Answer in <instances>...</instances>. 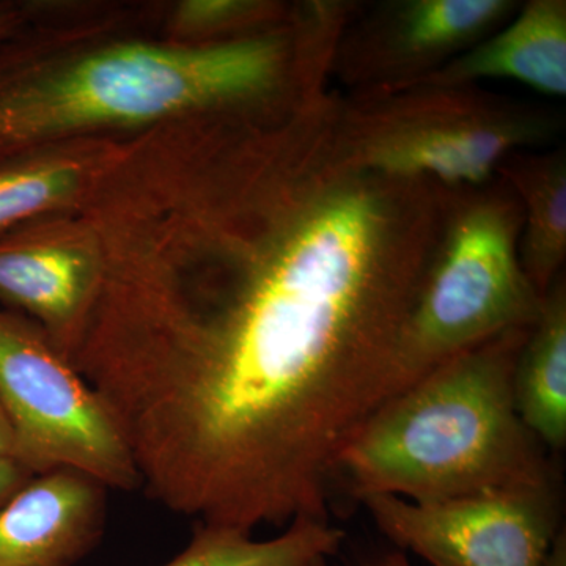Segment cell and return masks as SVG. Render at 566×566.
I'll return each mask as SVG.
<instances>
[{
    "label": "cell",
    "instance_id": "obj_1",
    "mask_svg": "<svg viewBox=\"0 0 566 566\" xmlns=\"http://www.w3.org/2000/svg\"><path fill=\"white\" fill-rule=\"evenodd\" d=\"M438 232L433 186L324 161L196 262L122 275L77 370L140 488L251 534L327 520L340 453L397 394Z\"/></svg>",
    "mask_w": 566,
    "mask_h": 566
},
{
    "label": "cell",
    "instance_id": "obj_2",
    "mask_svg": "<svg viewBox=\"0 0 566 566\" xmlns=\"http://www.w3.org/2000/svg\"><path fill=\"white\" fill-rule=\"evenodd\" d=\"M359 9L349 0L296 3L290 20L241 39L193 46L125 44L41 70L0 51V159L82 129L202 114L274 123L329 95L335 46Z\"/></svg>",
    "mask_w": 566,
    "mask_h": 566
},
{
    "label": "cell",
    "instance_id": "obj_3",
    "mask_svg": "<svg viewBox=\"0 0 566 566\" xmlns=\"http://www.w3.org/2000/svg\"><path fill=\"white\" fill-rule=\"evenodd\" d=\"M531 329L457 354L389 398L338 458L352 493L442 502L553 486L547 449L521 420L513 395Z\"/></svg>",
    "mask_w": 566,
    "mask_h": 566
},
{
    "label": "cell",
    "instance_id": "obj_4",
    "mask_svg": "<svg viewBox=\"0 0 566 566\" xmlns=\"http://www.w3.org/2000/svg\"><path fill=\"white\" fill-rule=\"evenodd\" d=\"M565 118L545 106L480 85H412L340 96L327 166L476 188L497 178L504 159L538 150L564 132Z\"/></svg>",
    "mask_w": 566,
    "mask_h": 566
},
{
    "label": "cell",
    "instance_id": "obj_5",
    "mask_svg": "<svg viewBox=\"0 0 566 566\" xmlns=\"http://www.w3.org/2000/svg\"><path fill=\"white\" fill-rule=\"evenodd\" d=\"M436 191L438 240L406 329L397 394L457 354L534 326L545 297L524 273L523 208L502 178Z\"/></svg>",
    "mask_w": 566,
    "mask_h": 566
},
{
    "label": "cell",
    "instance_id": "obj_6",
    "mask_svg": "<svg viewBox=\"0 0 566 566\" xmlns=\"http://www.w3.org/2000/svg\"><path fill=\"white\" fill-rule=\"evenodd\" d=\"M0 405L17 461L35 475L80 472L104 488H140L132 450L106 406L41 327L0 311Z\"/></svg>",
    "mask_w": 566,
    "mask_h": 566
},
{
    "label": "cell",
    "instance_id": "obj_7",
    "mask_svg": "<svg viewBox=\"0 0 566 566\" xmlns=\"http://www.w3.org/2000/svg\"><path fill=\"white\" fill-rule=\"evenodd\" d=\"M360 502L394 545L430 566H539L560 531L554 485L442 502Z\"/></svg>",
    "mask_w": 566,
    "mask_h": 566
},
{
    "label": "cell",
    "instance_id": "obj_8",
    "mask_svg": "<svg viewBox=\"0 0 566 566\" xmlns=\"http://www.w3.org/2000/svg\"><path fill=\"white\" fill-rule=\"evenodd\" d=\"M516 0H389L360 7L335 46L348 95L400 91L455 61L520 10Z\"/></svg>",
    "mask_w": 566,
    "mask_h": 566
},
{
    "label": "cell",
    "instance_id": "obj_9",
    "mask_svg": "<svg viewBox=\"0 0 566 566\" xmlns=\"http://www.w3.org/2000/svg\"><path fill=\"white\" fill-rule=\"evenodd\" d=\"M106 488L80 472L33 476L0 509V566H73L103 534Z\"/></svg>",
    "mask_w": 566,
    "mask_h": 566
},
{
    "label": "cell",
    "instance_id": "obj_10",
    "mask_svg": "<svg viewBox=\"0 0 566 566\" xmlns=\"http://www.w3.org/2000/svg\"><path fill=\"white\" fill-rule=\"evenodd\" d=\"M102 274L87 249L51 244L31 232L0 240V301L40 319L51 345L69 363L91 318Z\"/></svg>",
    "mask_w": 566,
    "mask_h": 566
},
{
    "label": "cell",
    "instance_id": "obj_11",
    "mask_svg": "<svg viewBox=\"0 0 566 566\" xmlns=\"http://www.w3.org/2000/svg\"><path fill=\"white\" fill-rule=\"evenodd\" d=\"M486 80L516 81L542 95L564 98L565 0L521 3L520 10L501 29L412 85H479Z\"/></svg>",
    "mask_w": 566,
    "mask_h": 566
},
{
    "label": "cell",
    "instance_id": "obj_12",
    "mask_svg": "<svg viewBox=\"0 0 566 566\" xmlns=\"http://www.w3.org/2000/svg\"><path fill=\"white\" fill-rule=\"evenodd\" d=\"M502 178L523 208L520 255L524 273L545 296L566 259V153L517 151L499 166Z\"/></svg>",
    "mask_w": 566,
    "mask_h": 566
},
{
    "label": "cell",
    "instance_id": "obj_13",
    "mask_svg": "<svg viewBox=\"0 0 566 566\" xmlns=\"http://www.w3.org/2000/svg\"><path fill=\"white\" fill-rule=\"evenodd\" d=\"M517 415L546 449L566 442L565 275L543 297L542 311L521 348L513 374Z\"/></svg>",
    "mask_w": 566,
    "mask_h": 566
},
{
    "label": "cell",
    "instance_id": "obj_14",
    "mask_svg": "<svg viewBox=\"0 0 566 566\" xmlns=\"http://www.w3.org/2000/svg\"><path fill=\"white\" fill-rule=\"evenodd\" d=\"M344 532L327 520H296L282 535L253 539L251 532L202 524L189 545L163 566H307L337 553Z\"/></svg>",
    "mask_w": 566,
    "mask_h": 566
},
{
    "label": "cell",
    "instance_id": "obj_15",
    "mask_svg": "<svg viewBox=\"0 0 566 566\" xmlns=\"http://www.w3.org/2000/svg\"><path fill=\"white\" fill-rule=\"evenodd\" d=\"M82 175L77 163L32 153L0 159V234L65 203L80 191Z\"/></svg>",
    "mask_w": 566,
    "mask_h": 566
},
{
    "label": "cell",
    "instance_id": "obj_16",
    "mask_svg": "<svg viewBox=\"0 0 566 566\" xmlns=\"http://www.w3.org/2000/svg\"><path fill=\"white\" fill-rule=\"evenodd\" d=\"M36 476L20 461L0 458V509Z\"/></svg>",
    "mask_w": 566,
    "mask_h": 566
},
{
    "label": "cell",
    "instance_id": "obj_17",
    "mask_svg": "<svg viewBox=\"0 0 566 566\" xmlns=\"http://www.w3.org/2000/svg\"><path fill=\"white\" fill-rule=\"evenodd\" d=\"M0 458L17 460V442H14L13 428L2 405H0Z\"/></svg>",
    "mask_w": 566,
    "mask_h": 566
},
{
    "label": "cell",
    "instance_id": "obj_18",
    "mask_svg": "<svg viewBox=\"0 0 566 566\" xmlns=\"http://www.w3.org/2000/svg\"><path fill=\"white\" fill-rule=\"evenodd\" d=\"M539 566H566V536L564 528L558 531L553 545H551Z\"/></svg>",
    "mask_w": 566,
    "mask_h": 566
},
{
    "label": "cell",
    "instance_id": "obj_19",
    "mask_svg": "<svg viewBox=\"0 0 566 566\" xmlns=\"http://www.w3.org/2000/svg\"><path fill=\"white\" fill-rule=\"evenodd\" d=\"M20 22V14L14 7L0 3V41L9 39Z\"/></svg>",
    "mask_w": 566,
    "mask_h": 566
},
{
    "label": "cell",
    "instance_id": "obj_20",
    "mask_svg": "<svg viewBox=\"0 0 566 566\" xmlns=\"http://www.w3.org/2000/svg\"><path fill=\"white\" fill-rule=\"evenodd\" d=\"M368 566H411L405 553H390L387 556L379 557Z\"/></svg>",
    "mask_w": 566,
    "mask_h": 566
},
{
    "label": "cell",
    "instance_id": "obj_21",
    "mask_svg": "<svg viewBox=\"0 0 566 566\" xmlns=\"http://www.w3.org/2000/svg\"><path fill=\"white\" fill-rule=\"evenodd\" d=\"M307 566H327V558H316V560L312 562V564Z\"/></svg>",
    "mask_w": 566,
    "mask_h": 566
}]
</instances>
